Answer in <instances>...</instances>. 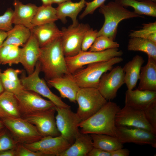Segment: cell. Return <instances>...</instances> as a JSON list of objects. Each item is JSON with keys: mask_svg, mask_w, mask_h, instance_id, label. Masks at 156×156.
<instances>
[{"mask_svg": "<svg viewBox=\"0 0 156 156\" xmlns=\"http://www.w3.org/2000/svg\"><path fill=\"white\" fill-rule=\"evenodd\" d=\"M7 37L2 46L12 45L23 47L31 35L30 29L20 25H14L11 30L7 32Z\"/></svg>", "mask_w": 156, "mask_h": 156, "instance_id": "4316f807", "label": "cell"}, {"mask_svg": "<svg viewBox=\"0 0 156 156\" xmlns=\"http://www.w3.org/2000/svg\"><path fill=\"white\" fill-rule=\"evenodd\" d=\"M106 73L101 77L97 89L107 101H110L116 97L118 90L125 83V73L119 66Z\"/></svg>", "mask_w": 156, "mask_h": 156, "instance_id": "4fadbf2b", "label": "cell"}, {"mask_svg": "<svg viewBox=\"0 0 156 156\" xmlns=\"http://www.w3.org/2000/svg\"><path fill=\"white\" fill-rule=\"evenodd\" d=\"M137 89L156 91V60L148 56L146 65L141 67Z\"/></svg>", "mask_w": 156, "mask_h": 156, "instance_id": "7402d4cb", "label": "cell"}, {"mask_svg": "<svg viewBox=\"0 0 156 156\" xmlns=\"http://www.w3.org/2000/svg\"><path fill=\"white\" fill-rule=\"evenodd\" d=\"M41 48L36 39L31 33L27 42L21 48L20 63L28 74L34 71L40 56Z\"/></svg>", "mask_w": 156, "mask_h": 156, "instance_id": "e0dca14e", "label": "cell"}, {"mask_svg": "<svg viewBox=\"0 0 156 156\" xmlns=\"http://www.w3.org/2000/svg\"><path fill=\"white\" fill-rule=\"evenodd\" d=\"M13 12L11 8H8L3 14L0 16V30L8 32L12 28Z\"/></svg>", "mask_w": 156, "mask_h": 156, "instance_id": "8d00e7d4", "label": "cell"}, {"mask_svg": "<svg viewBox=\"0 0 156 156\" xmlns=\"http://www.w3.org/2000/svg\"><path fill=\"white\" fill-rule=\"evenodd\" d=\"M123 54L118 48L98 52L81 51L75 55L65 57V60L68 71L73 74L85 65L107 61L115 57H121Z\"/></svg>", "mask_w": 156, "mask_h": 156, "instance_id": "8992f818", "label": "cell"}, {"mask_svg": "<svg viewBox=\"0 0 156 156\" xmlns=\"http://www.w3.org/2000/svg\"><path fill=\"white\" fill-rule=\"evenodd\" d=\"M86 0H80L77 2H73L71 1L58 4L56 8L58 19L65 23L66 22V18L68 17L72 20V24H77V16L86 6Z\"/></svg>", "mask_w": 156, "mask_h": 156, "instance_id": "484cf974", "label": "cell"}, {"mask_svg": "<svg viewBox=\"0 0 156 156\" xmlns=\"http://www.w3.org/2000/svg\"><path fill=\"white\" fill-rule=\"evenodd\" d=\"M5 128L0 130V152L15 148L18 143Z\"/></svg>", "mask_w": 156, "mask_h": 156, "instance_id": "836d02e7", "label": "cell"}, {"mask_svg": "<svg viewBox=\"0 0 156 156\" xmlns=\"http://www.w3.org/2000/svg\"><path fill=\"white\" fill-rule=\"evenodd\" d=\"M21 48L13 45L3 65L8 64L10 66L20 63Z\"/></svg>", "mask_w": 156, "mask_h": 156, "instance_id": "f35d334b", "label": "cell"}, {"mask_svg": "<svg viewBox=\"0 0 156 156\" xmlns=\"http://www.w3.org/2000/svg\"><path fill=\"white\" fill-rule=\"evenodd\" d=\"M22 118L14 94L4 91L0 95V118Z\"/></svg>", "mask_w": 156, "mask_h": 156, "instance_id": "d4e9b609", "label": "cell"}, {"mask_svg": "<svg viewBox=\"0 0 156 156\" xmlns=\"http://www.w3.org/2000/svg\"><path fill=\"white\" fill-rule=\"evenodd\" d=\"M48 83L59 92L62 97L72 102H76L77 92L79 88L72 75L68 74L47 80Z\"/></svg>", "mask_w": 156, "mask_h": 156, "instance_id": "ac0fdd59", "label": "cell"}, {"mask_svg": "<svg viewBox=\"0 0 156 156\" xmlns=\"http://www.w3.org/2000/svg\"><path fill=\"white\" fill-rule=\"evenodd\" d=\"M55 108L27 116L23 118L34 125L42 136L60 135L56 124Z\"/></svg>", "mask_w": 156, "mask_h": 156, "instance_id": "2e32d148", "label": "cell"}, {"mask_svg": "<svg viewBox=\"0 0 156 156\" xmlns=\"http://www.w3.org/2000/svg\"><path fill=\"white\" fill-rule=\"evenodd\" d=\"M0 156H16L15 148L0 152Z\"/></svg>", "mask_w": 156, "mask_h": 156, "instance_id": "bcb514c9", "label": "cell"}, {"mask_svg": "<svg viewBox=\"0 0 156 156\" xmlns=\"http://www.w3.org/2000/svg\"><path fill=\"white\" fill-rule=\"evenodd\" d=\"M13 5L14 10L12 18V24L23 25L31 29L32 28V21L38 7L31 3L24 4L18 0H14Z\"/></svg>", "mask_w": 156, "mask_h": 156, "instance_id": "d6986e66", "label": "cell"}, {"mask_svg": "<svg viewBox=\"0 0 156 156\" xmlns=\"http://www.w3.org/2000/svg\"><path fill=\"white\" fill-rule=\"evenodd\" d=\"M1 77L3 86L5 91L16 94L24 89L20 81L17 82L10 80L2 74Z\"/></svg>", "mask_w": 156, "mask_h": 156, "instance_id": "e575fe53", "label": "cell"}, {"mask_svg": "<svg viewBox=\"0 0 156 156\" xmlns=\"http://www.w3.org/2000/svg\"><path fill=\"white\" fill-rule=\"evenodd\" d=\"M42 5H52L53 4L51 0H41Z\"/></svg>", "mask_w": 156, "mask_h": 156, "instance_id": "f907efd6", "label": "cell"}, {"mask_svg": "<svg viewBox=\"0 0 156 156\" xmlns=\"http://www.w3.org/2000/svg\"><path fill=\"white\" fill-rule=\"evenodd\" d=\"M0 118L5 127L18 143H32L43 137L34 125L23 118Z\"/></svg>", "mask_w": 156, "mask_h": 156, "instance_id": "52a82bcc", "label": "cell"}, {"mask_svg": "<svg viewBox=\"0 0 156 156\" xmlns=\"http://www.w3.org/2000/svg\"><path fill=\"white\" fill-rule=\"evenodd\" d=\"M156 99V91L138 89L127 90L125 93V105L143 110Z\"/></svg>", "mask_w": 156, "mask_h": 156, "instance_id": "ffe728a7", "label": "cell"}, {"mask_svg": "<svg viewBox=\"0 0 156 156\" xmlns=\"http://www.w3.org/2000/svg\"><path fill=\"white\" fill-rule=\"evenodd\" d=\"M2 72V71L0 69V95L4 91L3 86L1 77V74Z\"/></svg>", "mask_w": 156, "mask_h": 156, "instance_id": "681fc988", "label": "cell"}, {"mask_svg": "<svg viewBox=\"0 0 156 156\" xmlns=\"http://www.w3.org/2000/svg\"><path fill=\"white\" fill-rule=\"evenodd\" d=\"M116 126L141 128L156 134L146 120L143 110L125 105L120 108L115 118Z\"/></svg>", "mask_w": 156, "mask_h": 156, "instance_id": "5bb4252c", "label": "cell"}, {"mask_svg": "<svg viewBox=\"0 0 156 156\" xmlns=\"http://www.w3.org/2000/svg\"><path fill=\"white\" fill-rule=\"evenodd\" d=\"M130 153L129 150L122 148L110 152L111 156H128Z\"/></svg>", "mask_w": 156, "mask_h": 156, "instance_id": "f6af8a7d", "label": "cell"}, {"mask_svg": "<svg viewBox=\"0 0 156 156\" xmlns=\"http://www.w3.org/2000/svg\"><path fill=\"white\" fill-rule=\"evenodd\" d=\"M90 28L87 24H71L68 27H63L61 31V43L65 57H71L81 51V45L83 37Z\"/></svg>", "mask_w": 156, "mask_h": 156, "instance_id": "9c48e42d", "label": "cell"}, {"mask_svg": "<svg viewBox=\"0 0 156 156\" xmlns=\"http://www.w3.org/2000/svg\"><path fill=\"white\" fill-rule=\"evenodd\" d=\"M90 135L94 147L110 152L123 147V144L116 137L101 134Z\"/></svg>", "mask_w": 156, "mask_h": 156, "instance_id": "f1b7e54d", "label": "cell"}, {"mask_svg": "<svg viewBox=\"0 0 156 156\" xmlns=\"http://www.w3.org/2000/svg\"><path fill=\"white\" fill-rule=\"evenodd\" d=\"M156 134L141 128L116 126V137L123 144L132 143L156 148Z\"/></svg>", "mask_w": 156, "mask_h": 156, "instance_id": "9a60e30c", "label": "cell"}, {"mask_svg": "<svg viewBox=\"0 0 156 156\" xmlns=\"http://www.w3.org/2000/svg\"><path fill=\"white\" fill-rule=\"evenodd\" d=\"M13 45H8L2 46L0 48V64L3 63Z\"/></svg>", "mask_w": 156, "mask_h": 156, "instance_id": "7bdbcfd3", "label": "cell"}, {"mask_svg": "<svg viewBox=\"0 0 156 156\" xmlns=\"http://www.w3.org/2000/svg\"><path fill=\"white\" fill-rule=\"evenodd\" d=\"M70 108L55 106L57 114L55 119L60 135L71 144L80 132L79 125L81 121L76 113L72 111Z\"/></svg>", "mask_w": 156, "mask_h": 156, "instance_id": "30bf717a", "label": "cell"}, {"mask_svg": "<svg viewBox=\"0 0 156 156\" xmlns=\"http://www.w3.org/2000/svg\"><path fill=\"white\" fill-rule=\"evenodd\" d=\"M22 144L33 151L42 154L44 156H60L71 145L60 135L56 136H44L36 142Z\"/></svg>", "mask_w": 156, "mask_h": 156, "instance_id": "7c38bea8", "label": "cell"}, {"mask_svg": "<svg viewBox=\"0 0 156 156\" xmlns=\"http://www.w3.org/2000/svg\"><path fill=\"white\" fill-rule=\"evenodd\" d=\"M41 71V65L38 61L32 73L27 76L23 75L20 79L24 89L35 92L47 98L56 107H70V106L64 102L60 97L51 91L44 80L40 77L39 74Z\"/></svg>", "mask_w": 156, "mask_h": 156, "instance_id": "ba28073f", "label": "cell"}, {"mask_svg": "<svg viewBox=\"0 0 156 156\" xmlns=\"http://www.w3.org/2000/svg\"><path fill=\"white\" fill-rule=\"evenodd\" d=\"M58 19L56 8L52 5H42L38 7L31 22L32 27L48 23H55Z\"/></svg>", "mask_w": 156, "mask_h": 156, "instance_id": "4dcf8cb0", "label": "cell"}, {"mask_svg": "<svg viewBox=\"0 0 156 156\" xmlns=\"http://www.w3.org/2000/svg\"><path fill=\"white\" fill-rule=\"evenodd\" d=\"M124 7L130 6L134 9L135 13L141 16L146 15L156 17V2L148 0H116Z\"/></svg>", "mask_w": 156, "mask_h": 156, "instance_id": "83f0119b", "label": "cell"}, {"mask_svg": "<svg viewBox=\"0 0 156 156\" xmlns=\"http://www.w3.org/2000/svg\"><path fill=\"white\" fill-rule=\"evenodd\" d=\"M97 30L90 28L86 33L83 38L81 51H87L89 49L97 37Z\"/></svg>", "mask_w": 156, "mask_h": 156, "instance_id": "74e56055", "label": "cell"}, {"mask_svg": "<svg viewBox=\"0 0 156 156\" xmlns=\"http://www.w3.org/2000/svg\"><path fill=\"white\" fill-rule=\"evenodd\" d=\"M93 147L90 135L80 132L73 143L60 156H88Z\"/></svg>", "mask_w": 156, "mask_h": 156, "instance_id": "603a6c76", "label": "cell"}, {"mask_svg": "<svg viewBox=\"0 0 156 156\" xmlns=\"http://www.w3.org/2000/svg\"><path fill=\"white\" fill-rule=\"evenodd\" d=\"M7 32L0 30V48L7 37Z\"/></svg>", "mask_w": 156, "mask_h": 156, "instance_id": "7dc6e473", "label": "cell"}, {"mask_svg": "<svg viewBox=\"0 0 156 156\" xmlns=\"http://www.w3.org/2000/svg\"><path fill=\"white\" fill-rule=\"evenodd\" d=\"M110 152L105 151L101 149L93 147L88 156H111Z\"/></svg>", "mask_w": 156, "mask_h": 156, "instance_id": "ee69618b", "label": "cell"}, {"mask_svg": "<svg viewBox=\"0 0 156 156\" xmlns=\"http://www.w3.org/2000/svg\"><path fill=\"white\" fill-rule=\"evenodd\" d=\"M106 0H93L90 2H86V8L79 16L82 19L89 14H93L95 10L103 4Z\"/></svg>", "mask_w": 156, "mask_h": 156, "instance_id": "ab89813d", "label": "cell"}, {"mask_svg": "<svg viewBox=\"0 0 156 156\" xmlns=\"http://www.w3.org/2000/svg\"><path fill=\"white\" fill-rule=\"evenodd\" d=\"M52 3L59 4L65 2L71 1V0H51Z\"/></svg>", "mask_w": 156, "mask_h": 156, "instance_id": "c3c4849f", "label": "cell"}, {"mask_svg": "<svg viewBox=\"0 0 156 156\" xmlns=\"http://www.w3.org/2000/svg\"><path fill=\"white\" fill-rule=\"evenodd\" d=\"M119 44L104 36H97L89 49L91 51H101L107 49L118 48Z\"/></svg>", "mask_w": 156, "mask_h": 156, "instance_id": "d6a6232c", "label": "cell"}, {"mask_svg": "<svg viewBox=\"0 0 156 156\" xmlns=\"http://www.w3.org/2000/svg\"><path fill=\"white\" fill-rule=\"evenodd\" d=\"M38 61L40 64L41 71L47 80L70 74L67 69L61 37L41 48Z\"/></svg>", "mask_w": 156, "mask_h": 156, "instance_id": "7a4b0ae2", "label": "cell"}, {"mask_svg": "<svg viewBox=\"0 0 156 156\" xmlns=\"http://www.w3.org/2000/svg\"><path fill=\"white\" fill-rule=\"evenodd\" d=\"M5 127L2 121L0 118V130L4 128Z\"/></svg>", "mask_w": 156, "mask_h": 156, "instance_id": "816d5d0a", "label": "cell"}, {"mask_svg": "<svg viewBox=\"0 0 156 156\" xmlns=\"http://www.w3.org/2000/svg\"><path fill=\"white\" fill-rule=\"evenodd\" d=\"M142 28L131 32V38L139 37L148 39L156 43V22L142 24Z\"/></svg>", "mask_w": 156, "mask_h": 156, "instance_id": "1f68e13d", "label": "cell"}, {"mask_svg": "<svg viewBox=\"0 0 156 156\" xmlns=\"http://www.w3.org/2000/svg\"><path fill=\"white\" fill-rule=\"evenodd\" d=\"M30 30L40 48L61 37L62 35V31L58 29L55 23L35 26Z\"/></svg>", "mask_w": 156, "mask_h": 156, "instance_id": "44dd1931", "label": "cell"}, {"mask_svg": "<svg viewBox=\"0 0 156 156\" xmlns=\"http://www.w3.org/2000/svg\"><path fill=\"white\" fill-rule=\"evenodd\" d=\"M127 48L129 51L143 52L156 60V43L152 41L139 37L131 38Z\"/></svg>", "mask_w": 156, "mask_h": 156, "instance_id": "f546056e", "label": "cell"}, {"mask_svg": "<svg viewBox=\"0 0 156 156\" xmlns=\"http://www.w3.org/2000/svg\"><path fill=\"white\" fill-rule=\"evenodd\" d=\"M144 60L142 56L137 55L123 67L125 73V83L127 90H132L139 79L140 70Z\"/></svg>", "mask_w": 156, "mask_h": 156, "instance_id": "cb8c5ba5", "label": "cell"}, {"mask_svg": "<svg viewBox=\"0 0 156 156\" xmlns=\"http://www.w3.org/2000/svg\"><path fill=\"white\" fill-rule=\"evenodd\" d=\"M123 61V59L120 57H116L107 61L91 64L76 71L72 76L79 88H97L102 75L110 71L114 65Z\"/></svg>", "mask_w": 156, "mask_h": 156, "instance_id": "277c9868", "label": "cell"}, {"mask_svg": "<svg viewBox=\"0 0 156 156\" xmlns=\"http://www.w3.org/2000/svg\"><path fill=\"white\" fill-rule=\"evenodd\" d=\"M143 111L146 120L156 133V99L150 104Z\"/></svg>", "mask_w": 156, "mask_h": 156, "instance_id": "d590c367", "label": "cell"}, {"mask_svg": "<svg viewBox=\"0 0 156 156\" xmlns=\"http://www.w3.org/2000/svg\"><path fill=\"white\" fill-rule=\"evenodd\" d=\"M76 101L78 107L76 114L81 121L88 118L100 109L107 101L94 88H80Z\"/></svg>", "mask_w": 156, "mask_h": 156, "instance_id": "5b68a950", "label": "cell"}, {"mask_svg": "<svg viewBox=\"0 0 156 156\" xmlns=\"http://www.w3.org/2000/svg\"><path fill=\"white\" fill-rule=\"evenodd\" d=\"M120 107L116 103L107 102L92 116L81 121L79 124L83 133L104 134L116 137V114Z\"/></svg>", "mask_w": 156, "mask_h": 156, "instance_id": "6da1fadb", "label": "cell"}, {"mask_svg": "<svg viewBox=\"0 0 156 156\" xmlns=\"http://www.w3.org/2000/svg\"><path fill=\"white\" fill-rule=\"evenodd\" d=\"M22 118L55 108L50 101L45 100L35 92L24 89L14 94Z\"/></svg>", "mask_w": 156, "mask_h": 156, "instance_id": "8fae6325", "label": "cell"}, {"mask_svg": "<svg viewBox=\"0 0 156 156\" xmlns=\"http://www.w3.org/2000/svg\"><path fill=\"white\" fill-rule=\"evenodd\" d=\"M22 70L19 69H14L9 68L6 69L2 73L3 75L9 79L15 81H20L18 76L21 73Z\"/></svg>", "mask_w": 156, "mask_h": 156, "instance_id": "b9f144b4", "label": "cell"}, {"mask_svg": "<svg viewBox=\"0 0 156 156\" xmlns=\"http://www.w3.org/2000/svg\"><path fill=\"white\" fill-rule=\"evenodd\" d=\"M15 150L16 156H44L42 154L33 151L20 143L18 144Z\"/></svg>", "mask_w": 156, "mask_h": 156, "instance_id": "60d3db41", "label": "cell"}, {"mask_svg": "<svg viewBox=\"0 0 156 156\" xmlns=\"http://www.w3.org/2000/svg\"><path fill=\"white\" fill-rule=\"evenodd\" d=\"M99 12L104 16V24L98 31L97 36H104L114 40L117 32L118 25L122 21L143 16L131 11L116 1L104 4L99 7Z\"/></svg>", "mask_w": 156, "mask_h": 156, "instance_id": "3957f363", "label": "cell"}, {"mask_svg": "<svg viewBox=\"0 0 156 156\" xmlns=\"http://www.w3.org/2000/svg\"><path fill=\"white\" fill-rule=\"evenodd\" d=\"M137 0L141 1V0ZM148 0L151 1L155 2H156V0Z\"/></svg>", "mask_w": 156, "mask_h": 156, "instance_id": "f5cc1de1", "label": "cell"}]
</instances>
